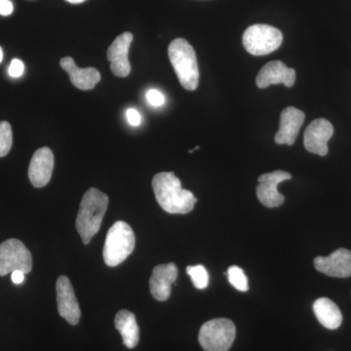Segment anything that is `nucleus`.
Listing matches in <instances>:
<instances>
[{
	"instance_id": "obj_1",
	"label": "nucleus",
	"mask_w": 351,
	"mask_h": 351,
	"mask_svg": "<svg viewBox=\"0 0 351 351\" xmlns=\"http://www.w3.org/2000/svg\"><path fill=\"white\" fill-rule=\"evenodd\" d=\"M152 189L158 204L169 214H188L197 202L191 191L182 188L181 181L173 172L154 176Z\"/></svg>"
},
{
	"instance_id": "obj_2",
	"label": "nucleus",
	"mask_w": 351,
	"mask_h": 351,
	"mask_svg": "<svg viewBox=\"0 0 351 351\" xmlns=\"http://www.w3.org/2000/svg\"><path fill=\"white\" fill-rule=\"evenodd\" d=\"M108 206V195L99 189L91 188L83 195L76 218V230L85 245L89 244L100 230Z\"/></svg>"
},
{
	"instance_id": "obj_3",
	"label": "nucleus",
	"mask_w": 351,
	"mask_h": 351,
	"mask_svg": "<svg viewBox=\"0 0 351 351\" xmlns=\"http://www.w3.org/2000/svg\"><path fill=\"white\" fill-rule=\"evenodd\" d=\"M168 55L180 83L188 91H195L199 84V69L195 51L184 38L170 43Z\"/></svg>"
},
{
	"instance_id": "obj_4",
	"label": "nucleus",
	"mask_w": 351,
	"mask_h": 351,
	"mask_svg": "<svg viewBox=\"0 0 351 351\" xmlns=\"http://www.w3.org/2000/svg\"><path fill=\"white\" fill-rule=\"evenodd\" d=\"M135 234L125 221H117L108 232L103 256L106 265L117 267L124 262L135 248Z\"/></svg>"
},
{
	"instance_id": "obj_5",
	"label": "nucleus",
	"mask_w": 351,
	"mask_h": 351,
	"mask_svg": "<svg viewBox=\"0 0 351 351\" xmlns=\"http://www.w3.org/2000/svg\"><path fill=\"white\" fill-rule=\"evenodd\" d=\"M243 45L254 56H265L278 49L283 43L282 32L272 25H251L243 34Z\"/></svg>"
},
{
	"instance_id": "obj_6",
	"label": "nucleus",
	"mask_w": 351,
	"mask_h": 351,
	"mask_svg": "<svg viewBox=\"0 0 351 351\" xmlns=\"http://www.w3.org/2000/svg\"><path fill=\"white\" fill-rule=\"evenodd\" d=\"M237 335L234 323L226 318H217L202 325L199 343L205 351H228Z\"/></svg>"
},
{
	"instance_id": "obj_7",
	"label": "nucleus",
	"mask_w": 351,
	"mask_h": 351,
	"mask_svg": "<svg viewBox=\"0 0 351 351\" xmlns=\"http://www.w3.org/2000/svg\"><path fill=\"white\" fill-rule=\"evenodd\" d=\"M32 269L31 252L18 239H8L0 244V276L21 270L25 274Z\"/></svg>"
},
{
	"instance_id": "obj_8",
	"label": "nucleus",
	"mask_w": 351,
	"mask_h": 351,
	"mask_svg": "<svg viewBox=\"0 0 351 351\" xmlns=\"http://www.w3.org/2000/svg\"><path fill=\"white\" fill-rule=\"evenodd\" d=\"M292 178L290 173L286 171L277 170L267 173L258 177L257 186L258 199L263 206L276 208L283 204L284 196L279 193L277 186L284 181H288Z\"/></svg>"
},
{
	"instance_id": "obj_9",
	"label": "nucleus",
	"mask_w": 351,
	"mask_h": 351,
	"mask_svg": "<svg viewBox=\"0 0 351 351\" xmlns=\"http://www.w3.org/2000/svg\"><path fill=\"white\" fill-rule=\"evenodd\" d=\"M334 134L331 122L325 119L313 120L304 132V145L307 152L325 156L329 152L328 142Z\"/></svg>"
},
{
	"instance_id": "obj_10",
	"label": "nucleus",
	"mask_w": 351,
	"mask_h": 351,
	"mask_svg": "<svg viewBox=\"0 0 351 351\" xmlns=\"http://www.w3.org/2000/svg\"><path fill=\"white\" fill-rule=\"evenodd\" d=\"M58 311L71 325L80 322L82 311L76 300L73 285L66 276H60L56 283Z\"/></svg>"
},
{
	"instance_id": "obj_11",
	"label": "nucleus",
	"mask_w": 351,
	"mask_h": 351,
	"mask_svg": "<svg viewBox=\"0 0 351 351\" xmlns=\"http://www.w3.org/2000/svg\"><path fill=\"white\" fill-rule=\"evenodd\" d=\"M132 41L133 34L129 32H124L117 36L108 47L107 57L110 62V69L113 75L119 77H126L130 73L131 64L128 53Z\"/></svg>"
},
{
	"instance_id": "obj_12",
	"label": "nucleus",
	"mask_w": 351,
	"mask_h": 351,
	"mask_svg": "<svg viewBox=\"0 0 351 351\" xmlns=\"http://www.w3.org/2000/svg\"><path fill=\"white\" fill-rule=\"evenodd\" d=\"M314 267L325 276L346 278L351 276V252L338 249L328 257L314 258Z\"/></svg>"
},
{
	"instance_id": "obj_13",
	"label": "nucleus",
	"mask_w": 351,
	"mask_h": 351,
	"mask_svg": "<svg viewBox=\"0 0 351 351\" xmlns=\"http://www.w3.org/2000/svg\"><path fill=\"white\" fill-rule=\"evenodd\" d=\"M178 267L175 263L156 265L149 279L151 294L156 301L165 302L169 299L172 285L177 280Z\"/></svg>"
},
{
	"instance_id": "obj_14",
	"label": "nucleus",
	"mask_w": 351,
	"mask_h": 351,
	"mask_svg": "<svg viewBox=\"0 0 351 351\" xmlns=\"http://www.w3.org/2000/svg\"><path fill=\"white\" fill-rule=\"evenodd\" d=\"M54 169V156L49 147H44L34 152L29 167L32 186L43 188L50 182Z\"/></svg>"
},
{
	"instance_id": "obj_15",
	"label": "nucleus",
	"mask_w": 351,
	"mask_h": 351,
	"mask_svg": "<svg viewBox=\"0 0 351 351\" xmlns=\"http://www.w3.org/2000/svg\"><path fill=\"white\" fill-rule=\"evenodd\" d=\"M295 82V69L288 68L281 61H272L265 64L256 78L258 87L261 89L274 84H284L286 87H292Z\"/></svg>"
},
{
	"instance_id": "obj_16",
	"label": "nucleus",
	"mask_w": 351,
	"mask_h": 351,
	"mask_svg": "<svg viewBox=\"0 0 351 351\" xmlns=\"http://www.w3.org/2000/svg\"><path fill=\"white\" fill-rule=\"evenodd\" d=\"M306 119V114L299 108L288 107L281 112L279 130L276 135V143L278 145H292L295 144Z\"/></svg>"
},
{
	"instance_id": "obj_17",
	"label": "nucleus",
	"mask_w": 351,
	"mask_h": 351,
	"mask_svg": "<svg viewBox=\"0 0 351 351\" xmlns=\"http://www.w3.org/2000/svg\"><path fill=\"white\" fill-rule=\"evenodd\" d=\"M60 66L69 73V80L80 90H91L101 80V73L95 68H78L71 57H64Z\"/></svg>"
},
{
	"instance_id": "obj_18",
	"label": "nucleus",
	"mask_w": 351,
	"mask_h": 351,
	"mask_svg": "<svg viewBox=\"0 0 351 351\" xmlns=\"http://www.w3.org/2000/svg\"><path fill=\"white\" fill-rule=\"evenodd\" d=\"M313 311L320 324L327 329H338L343 322V314L338 306L328 298L316 300L313 304Z\"/></svg>"
},
{
	"instance_id": "obj_19",
	"label": "nucleus",
	"mask_w": 351,
	"mask_h": 351,
	"mask_svg": "<svg viewBox=\"0 0 351 351\" xmlns=\"http://www.w3.org/2000/svg\"><path fill=\"white\" fill-rule=\"evenodd\" d=\"M114 325L121 335L126 348L130 350L136 348L140 341V329L134 313L125 309L119 311L115 316Z\"/></svg>"
},
{
	"instance_id": "obj_20",
	"label": "nucleus",
	"mask_w": 351,
	"mask_h": 351,
	"mask_svg": "<svg viewBox=\"0 0 351 351\" xmlns=\"http://www.w3.org/2000/svg\"><path fill=\"white\" fill-rule=\"evenodd\" d=\"M186 272L191 276L193 286L198 290L206 289L209 285V274L207 269L203 265H193L186 267Z\"/></svg>"
},
{
	"instance_id": "obj_21",
	"label": "nucleus",
	"mask_w": 351,
	"mask_h": 351,
	"mask_svg": "<svg viewBox=\"0 0 351 351\" xmlns=\"http://www.w3.org/2000/svg\"><path fill=\"white\" fill-rule=\"evenodd\" d=\"M228 278L233 287L240 292H247L249 289L248 278L245 276L243 269L237 265H232L228 270Z\"/></svg>"
},
{
	"instance_id": "obj_22",
	"label": "nucleus",
	"mask_w": 351,
	"mask_h": 351,
	"mask_svg": "<svg viewBox=\"0 0 351 351\" xmlns=\"http://www.w3.org/2000/svg\"><path fill=\"white\" fill-rule=\"evenodd\" d=\"M13 144L12 128L7 121L0 122V157L7 156Z\"/></svg>"
},
{
	"instance_id": "obj_23",
	"label": "nucleus",
	"mask_w": 351,
	"mask_h": 351,
	"mask_svg": "<svg viewBox=\"0 0 351 351\" xmlns=\"http://www.w3.org/2000/svg\"><path fill=\"white\" fill-rule=\"evenodd\" d=\"M147 100L152 107H161L165 104V96L156 89H151L147 91Z\"/></svg>"
},
{
	"instance_id": "obj_24",
	"label": "nucleus",
	"mask_w": 351,
	"mask_h": 351,
	"mask_svg": "<svg viewBox=\"0 0 351 351\" xmlns=\"http://www.w3.org/2000/svg\"><path fill=\"white\" fill-rule=\"evenodd\" d=\"M25 66L19 59H14L9 66L8 73L11 77L18 78L24 73Z\"/></svg>"
},
{
	"instance_id": "obj_25",
	"label": "nucleus",
	"mask_w": 351,
	"mask_h": 351,
	"mask_svg": "<svg viewBox=\"0 0 351 351\" xmlns=\"http://www.w3.org/2000/svg\"><path fill=\"white\" fill-rule=\"evenodd\" d=\"M126 117L132 126L140 125L141 121H142L140 112L135 108H128L126 112Z\"/></svg>"
},
{
	"instance_id": "obj_26",
	"label": "nucleus",
	"mask_w": 351,
	"mask_h": 351,
	"mask_svg": "<svg viewBox=\"0 0 351 351\" xmlns=\"http://www.w3.org/2000/svg\"><path fill=\"white\" fill-rule=\"evenodd\" d=\"M13 3L10 0H0V15H11L13 13Z\"/></svg>"
},
{
	"instance_id": "obj_27",
	"label": "nucleus",
	"mask_w": 351,
	"mask_h": 351,
	"mask_svg": "<svg viewBox=\"0 0 351 351\" xmlns=\"http://www.w3.org/2000/svg\"><path fill=\"white\" fill-rule=\"evenodd\" d=\"M11 278H12L14 284H16V285H20V284L24 282L25 274L24 272L21 271V270H15V271H13L12 274H11Z\"/></svg>"
},
{
	"instance_id": "obj_28",
	"label": "nucleus",
	"mask_w": 351,
	"mask_h": 351,
	"mask_svg": "<svg viewBox=\"0 0 351 351\" xmlns=\"http://www.w3.org/2000/svg\"><path fill=\"white\" fill-rule=\"evenodd\" d=\"M66 1L71 4H80L82 3V2L86 1V0H66Z\"/></svg>"
},
{
	"instance_id": "obj_29",
	"label": "nucleus",
	"mask_w": 351,
	"mask_h": 351,
	"mask_svg": "<svg viewBox=\"0 0 351 351\" xmlns=\"http://www.w3.org/2000/svg\"><path fill=\"white\" fill-rule=\"evenodd\" d=\"M2 59H3V51H2V48L0 47V63H1Z\"/></svg>"
}]
</instances>
